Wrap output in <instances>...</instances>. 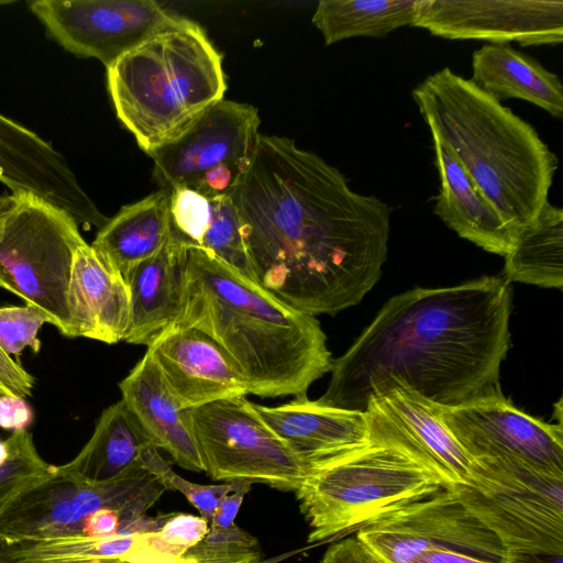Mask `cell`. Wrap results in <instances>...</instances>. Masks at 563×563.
<instances>
[{
    "instance_id": "cell-7",
    "label": "cell",
    "mask_w": 563,
    "mask_h": 563,
    "mask_svg": "<svg viewBox=\"0 0 563 563\" xmlns=\"http://www.w3.org/2000/svg\"><path fill=\"white\" fill-rule=\"evenodd\" d=\"M84 242L65 211L30 196L0 195V288L41 308L67 338H77L67 291Z\"/></svg>"
},
{
    "instance_id": "cell-32",
    "label": "cell",
    "mask_w": 563,
    "mask_h": 563,
    "mask_svg": "<svg viewBox=\"0 0 563 563\" xmlns=\"http://www.w3.org/2000/svg\"><path fill=\"white\" fill-rule=\"evenodd\" d=\"M506 555L503 542L483 526L427 549L411 563H506Z\"/></svg>"
},
{
    "instance_id": "cell-1",
    "label": "cell",
    "mask_w": 563,
    "mask_h": 563,
    "mask_svg": "<svg viewBox=\"0 0 563 563\" xmlns=\"http://www.w3.org/2000/svg\"><path fill=\"white\" fill-rule=\"evenodd\" d=\"M231 198L255 282L288 305L334 314L378 282L390 207L295 141L260 134Z\"/></svg>"
},
{
    "instance_id": "cell-17",
    "label": "cell",
    "mask_w": 563,
    "mask_h": 563,
    "mask_svg": "<svg viewBox=\"0 0 563 563\" xmlns=\"http://www.w3.org/2000/svg\"><path fill=\"white\" fill-rule=\"evenodd\" d=\"M162 377L183 409L249 394L246 383L225 350L207 333L172 324L148 346Z\"/></svg>"
},
{
    "instance_id": "cell-9",
    "label": "cell",
    "mask_w": 563,
    "mask_h": 563,
    "mask_svg": "<svg viewBox=\"0 0 563 563\" xmlns=\"http://www.w3.org/2000/svg\"><path fill=\"white\" fill-rule=\"evenodd\" d=\"M166 488L140 463L114 478L86 482L56 474L26 489L0 515V543L78 536L86 518L113 508L133 523Z\"/></svg>"
},
{
    "instance_id": "cell-33",
    "label": "cell",
    "mask_w": 563,
    "mask_h": 563,
    "mask_svg": "<svg viewBox=\"0 0 563 563\" xmlns=\"http://www.w3.org/2000/svg\"><path fill=\"white\" fill-rule=\"evenodd\" d=\"M194 563H245L262 560L255 537L235 523H210L207 536L184 555Z\"/></svg>"
},
{
    "instance_id": "cell-5",
    "label": "cell",
    "mask_w": 563,
    "mask_h": 563,
    "mask_svg": "<svg viewBox=\"0 0 563 563\" xmlns=\"http://www.w3.org/2000/svg\"><path fill=\"white\" fill-rule=\"evenodd\" d=\"M107 85L118 119L146 154L179 135L227 90L222 56L186 18L107 68Z\"/></svg>"
},
{
    "instance_id": "cell-11",
    "label": "cell",
    "mask_w": 563,
    "mask_h": 563,
    "mask_svg": "<svg viewBox=\"0 0 563 563\" xmlns=\"http://www.w3.org/2000/svg\"><path fill=\"white\" fill-rule=\"evenodd\" d=\"M190 418L205 473L213 481L295 493L309 472L245 396L190 409Z\"/></svg>"
},
{
    "instance_id": "cell-3",
    "label": "cell",
    "mask_w": 563,
    "mask_h": 563,
    "mask_svg": "<svg viewBox=\"0 0 563 563\" xmlns=\"http://www.w3.org/2000/svg\"><path fill=\"white\" fill-rule=\"evenodd\" d=\"M173 324L199 329L218 342L254 396H307L311 384L331 371L316 317L199 247H187L184 300Z\"/></svg>"
},
{
    "instance_id": "cell-22",
    "label": "cell",
    "mask_w": 563,
    "mask_h": 563,
    "mask_svg": "<svg viewBox=\"0 0 563 563\" xmlns=\"http://www.w3.org/2000/svg\"><path fill=\"white\" fill-rule=\"evenodd\" d=\"M187 268V246L170 232L161 250L124 278L131 295L125 342L148 346L180 312Z\"/></svg>"
},
{
    "instance_id": "cell-24",
    "label": "cell",
    "mask_w": 563,
    "mask_h": 563,
    "mask_svg": "<svg viewBox=\"0 0 563 563\" xmlns=\"http://www.w3.org/2000/svg\"><path fill=\"white\" fill-rule=\"evenodd\" d=\"M156 529L143 527L108 537H60L0 543L4 563H87L122 560L130 563H194L165 552L155 538Z\"/></svg>"
},
{
    "instance_id": "cell-13",
    "label": "cell",
    "mask_w": 563,
    "mask_h": 563,
    "mask_svg": "<svg viewBox=\"0 0 563 563\" xmlns=\"http://www.w3.org/2000/svg\"><path fill=\"white\" fill-rule=\"evenodd\" d=\"M440 417L472 461L516 460L563 476L562 424L538 420L503 394L440 408Z\"/></svg>"
},
{
    "instance_id": "cell-28",
    "label": "cell",
    "mask_w": 563,
    "mask_h": 563,
    "mask_svg": "<svg viewBox=\"0 0 563 563\" xmlns=\"http://www.w3.org/2000/svg\"><path fill=\"white\" fill-rule=\"evenodd\" d=\"M508 280L549 288L563 286V210L549 201L521 228L505 255Z\"/></svg>"
},
{
    "instance_id": "cell-14",
    "label": "cell",
    "mask_w": 563,
    "mask_h": 563,
    "mask_svg": "<svg viewBox=\"0 0 563 563\" xmlns=\"http://www.w3.org/2000/svg\"><path fill=\"white\" fill-rule=\"evenodd\" d=\"M412 26L450 40L556 45L563 41V1L420 0Z\"/></svg>"
},
{
    "instance_id": "cell-12",
    "label": "cell",
    "mask_w": 563,
    "mask_h": 563,
    "mask_svg": "<svg viewBox=\"0 0 563 563\" xmlns=\"http://www.w3.org/2000/svg\"><path fill=\"white\" fill-rule=\"evenodd\" d=\"M29 7L51 40L106 68L183 19L152 0H34Z\"/></svg>"
},
{
    "instance_id": "cell-43",
    "label": "cell",
    "mask_w": 563,
    "mask_h": 563,
    "mask_svg": "<svg viewBox=\"0 0 563 563\" xmlns=\"http://www.w3.org/2000/svg\"><path fill=\"white\" fill-rule=\"evenodd\" d=\"M15 1L13 0H0V7L1 5H9V4H12L14 3Z\"/></svg>"
},
{
    "instance_id": "cell-27",
    "label": "cell",
    "mask_w": 563,
    "mask_h": 563,
    "mask_svg": "<svg viewBox=\"0 0 563 563\" xmlns=\"http://www.w3.org/2000/svg\"><path fill=\"white\" fill-rule=\"evenodd\" d=\"M147 443L139 421L121 399L102 411L89 441L71 461L57 466V473L86 482L108 481L140 463Z\"/></svg>"
},
{
    "instance_id": "cell-35",
    "label": "cell",
    "mask_w": 563,
    "mask_h": 563,
    "mask_svg": "<svg viewBox=\"0 0 563 563\" xmlns=\"http://www.w3.org/2000/svg\"><path fill=\"white\" fill-rule=\"evenodd\" d=\"M209 521L201 516L185 512H168L155 537L167 553L184 558L208 533Z\"/></svg>"
},
{
    "instance_id": "cell-42",
    "label": "cell",
    "mask_w": 563,
    "mask_h": 563,
    "mask_svg": "<svg viewBox=\"0 0 563 563\" xmlns=\"http://www.w3.org/2000/svg\"><path fill=\"white\" fill-rule=\"evenodd\" d=\"M87 563H130V562L122 561V560H102V561H93V562H87Z\"/></svg>"
},
{
    "instance_id": "cell-4",
    "label": "cell",
    "mask_w": 563,
    "mask_h": 563,
    "mask_svg": "<svg viewBox=\"0 0 563 563\" xmlns=\"http://www.w3.org/2000/svg\"><path fill=\"white\" fill-rule=\"evenodd\" d=\"M412 98L431 134L512 230L531 223L549 201L558 168L536 129L449 67L426 77Z\"/></svg>"
},
{
    "instance_id": "cell-20",
    "label": "cell",
    "mask_w": 563,
    "mask_h": 563,
    "mask_svg": "<svg viewBox=\"0 0 563 563\" xmlns=\"http://www.w3.org/2000/svg\"><path fill=\"white\" fill-rule=\"evenodd\" d=\"M119 388L121 399L151 444L166 451L180 467L205 472L190 409L177 405L148 351L119 383Z\"/></svg>"
},
{
    "instance_id": "cell-10",
    "label": "cell",
    "mask_w": 563,
    "mask_h": 563,
    "mask_svg": "<svg viewBox=\"0 0 563 563\" xmlns=\"http://www.w3.org/2000/svg\"><path fill=\"white\" fill-rule=\"evenodd\" d=\"M257 109L224 98L147 155L159 188L231 196L249 169L260 135Z\"/></svg>"
},
{
    "instance_id": "cell-21",
    "label": "cell",
    "mask_w": 563,
    "mask_h": 563,
    "mask_svg": "<svg viewBox=\"0 0 563 563\" xmlns=\"http://www.w3.org/2000/svg\"><path fill=\"white\" fill-rule=\"evenodd\" d=\"M67 298L76 336L107 344L124 340L131 317L129 286L87 242L74 253Z\"/></svg>"
},
{
    "instance_id": "cell-15",
    "label": "cell",
    "mask_w": 563,
    "mask_h": 563,
    "mask_svg": "<svg viewBox=\"0 0 563 563\" xmlns=\"http://www.w3.org/2000/svg\"><path fill=\"white\" fill-rule=\"evenodd\" d=\"M440 408L396 386L372 397L364 413L368 442L400 450L451 489L467 482L473 461L443 423Z\"/></svg>"
},
{
    "instance_id": "cell-16",
    "label": "cell",
    "mask_w": 563,
    "mask_h": 563,
    "mask_svg": "<svg viewBox=\"0 0 563 563\" xmlns=\"http://www.w3.org/2000/svg\"><path fill=\"white\" fill-rule=\"evenodd\" d=\"M0 181L12 194L30 196L65 211L78 224L99 230L109 220L82 189L59 152L1 113Z\"/></svg>"
},
{
    "instance_id": "cell-2",
    "label": "cell",
    "mask_w": 563,
    "mask_h": 563,
    "mask_svg": "<svg viewBox=\"0 0 563 563\" xmlns=\"http://www.w3.org/2000/svg\"><path fill=\"white\" fill-rule=\"evenodd\" d=\"M511 289L498 277L390 298L340 357L319 404L365 412L396 386L442 408L501 395Z\"/></svg>"
},
{
    "instance_id": "cell-29",
    "label": "cell",
    "mask_w": 563,
    "mask_h": 563,
    "mask_svg": "<svg viewBox=\"0 0 563 563\" xmlns=\"http://www.w3.org/2000/svg\"><path fill=\"white\" fill-rule=\"evenodd\" d=\"M420 0H322L312 23L325 45L356 36L383 37L413 25Z\"/></svg>"
},
{
    "instance_id": "cell-23",
    "label": "cell",
    "mask_w": 563,
    "mask_h": 563,
    "mask_svg": "<svg viewBox=\"0 0 563 563\" xmlns=\"http://www.w3.org/2000/svg\"><path fill=\"white\" fill-rule=\"evenodd\" d=\"M431 136L440 177L434 213L461 238L505 256L516 232L485 199L450 150L438 136Z\"/></svg>"
},
{
    "instance_id": "cell-41",
    "label": "cell",
    "mask_w": 563,
    "mask_h": 563,
    "mask_svg": "<svg viewBox=\"0 0 563 563\" xmlns=\"http://www.w3.org/2000/svg\"><path fill=\"white\" fill-rule=\"evenodd\" d=\"M10 446L7 440H0V466L4 465L10 457Z\"/></svg>"
},
{
    "instance_id": "cell-26",
    "label": "cell",
    "mask_w": 563,
    "mask_h": 563,
    "mask_svg": "<svg viewBox=\"0 0 563 563\" xmlns=\"http://www.w3.org/2000/svg\"><path fill=\"white\" fill-rule=\"evenodd\" d=\"M498 100L522 99L554 118L563 114L560 78L532 57L506 44H487L472 55V79Z\"/></svg>"
},
{
    "instance_id": "cell-38",
    "label": "cell",
    "mask_w": 563,
    "mask_h": 563,
    "mask_svg": "<svg viewBox=\"0 0 563 563\" xmlns=\"http://www.w3.org/2000/svg\"><path fill=\"white\" fill-rule=\"evenodd\" d=\"M34 420V411L23 397L0 396V427L4 430L22 431Z\"/></svg>"
},
{
    "instance_id": "cell-40",
    "label": "cell",
    "mask_w": 563,
    "mask_h": 563,
    "mask_svg": "<svg viewBox=\"0 0 563 563\" xmlns=\"http://www.w3.org/2000/svg\"><path fill=\"white\" fill-rule=\"evenodd\" d=\"M506 563H563V553L545 551L507 552Z\"/></svg>"
},
{
    "instance_id": "cell-39",
    "label": "cell",
    "mask_w": 563,
    "mask_h": 563,
    "mask_svg": "<svg viewBox=\"0 0 563 563\" xmlns=\"http://www.w3.org/2000/svg\"><path fill=\"white\" fill-rule=\"evenodd\" d=\"M251 483L240 482L239 486L227 494L216 508L210 523L217 526H230L235 523L234 519L241 508L245 495L251 489Z\"/></svg>"
},
{
    "instance_id": "cell-45",
    "label": "cell",
    "mask_w": 563,
    "mask_h": 563,
    "mask_svg": "<svg viewBox=\"0 0 563 563\" xmlns=\"http://www.w3.org/2000/svg\"><path fill=\"white\" fill-rule=\"evenodd\" d=\"M0 563H4V562L0 561Z\"/></svg>"
},
{
    "instance_id": "cell-19",
    "label": "cell",
    "mask_w": 563,
    "mask_h": 563,
    "mask_svg": "<svg viewBox=\"0 0 563 563\" xmlns=\"http://www.w3.org/2000/svg\"><path fill=\"white\" fill-rule=\"evenodd\" d=\"M254 408L309 470L368 442L364 412L325 406L307 396L278 406L254 404Z\"/></svg>"
},
{
    "instance_id": "cell-37",
    "label": "cell",
    "mask_w": 563,
    "mask_h": 563,
    "mask_svg": "<svg viewBox=\"0 0 563 563\" xmlns=\"http://www.w3.org/2000/svg\"><path fill=\"white\" fill-rule=\"evenodd\" d=\"M320 563H385L357 537L346 538L330 545Z\"/></svg>"
},
{
    "instance_id": "cell-31",
    "label": "cell",
    "mask_w": 563,
    "mask_h": 563,
    "mask_svg": "<svg viewBox=\"0 0 563 563\" xmlns=\"http://www.w3.org/2000/svg\"><path fill=\"white\" fill-rule=\"evenodd\" d=\"M140 462L166 490L173 489L181 493L209 523L220 500L240 484V482H227L207 485L187 481L172 470L158 450L151 443L143 446Z\"/></svg>"
},
{
    "instance_id": "cell-8",
    "label": "cell",
    "mask_w": 563,
    "mask_h": 563,
    "mask_svg": "<svg viewBox=\"0 0 563 563\" xmlns=\"http://www.w3.org/2000/svg\"><path fill=\"white\" fill-rule=\"evenodd\" d=\"M507 552L563 553V476L516 460H475L453 488Z\"/></svg>"
},
{
    "instance_id": "cell-44",
    "label": "cell",
    "mask_w": 563,
    "mask_h": 563,
    "mask_svg": "<svg viewBox=\"0 0 563 563\" xmlns=\"http://www.w3.org/2000/svg\"><path fill=\"white\" fill-rule=\"evenodd\" d=\"M245 563H269V562L263 561V560H257V561H251V562H245Z\"/></svg>"
},
{
    "instance_id": "cell-30",
    "label": "cell",
    "mask_w": 563,
    "mask_h": 563,
    "mask_svg": "<svg viewBox=\"0 0 563 563\" xmlns=\"http://www.w3.org/2000/svg\"><path fill=\"white\" fill-rule=\"evenodd\" d=\"M7 441L11 453L0 466V515L23 492L53 477L57 470L42 459L27 430L13 432Z\"/></svg>"
},
{
    "instance_id": "cell-25",
    "label": "cell",
    "mask_w": 563,
    "mask_h": 563,
    "mask_svg": "<svg viewBox=\"0 0 563 563\" xmlns=\"http://www.w3.org/2000/svg\"><path fill=\"white\" fill-rule=\"evenodd\" d=\"M169 195L159 188L123 206L98 230L90 244L101 260L123 278L141 262L156 254L169 234Z\"/></svg>"
},
{
    "instance_id": "cell-36",
    "label": "cell",
    "mask_w": 563,
    "mask_h": 563,
    "mask_svg": "<svg viewBox=\"0 0 563 563\" xmlns=\"http://www.w3.org/2000/svg\"><path fill=\"white\" fill-rule=\"evenodd\" d=\"M35 378L0 347V396L27 397Z\"/></svg>"
},
{
    "instance_id": "cell-18",
    "label": "cell",
    "mask_w": 563,
    "mask_h": 563,
    "mask_svg": "<svg viewBox=\"0 0 563 563\" xmlns=\"http://www.w3.org/2000/svg\"><path fill=\"white\" fill-rule=\"evenodd\" d=\"M483 526L451 488L362 527L356 537L385 563H411L427 549Z\"/></svg>"
},
{
    "instance_id": "cell-34",
    "label": "cell",
    "mask_w": 563,
    "mask_h": 563,
    "mask_svg": "<svg viewBox=\"0 0 563 563\" xmlns=\"http://www.w3.org/2000/svg\"><path fill=\"white\" fill-rule=\"evenodd\" d=\"M44 323L52 324V320L36 306L0 307V347L9 355L19 356L26 346L37 353L41 349L37 334Z\"/></svg>"
},
{
    "instance_id": "cell-6",
    "label": "cell",
    "mask_w": 563,
    "mask_h": 563,
    "mask_svg": "<svg viewBox=\"0 0 563 563\" xmlns=\"http://www.w3.org/2000/svg\"><path fill=\"white\" fill-rule=\"evenodd\" d=\"M448 489L400 450L372 442L311 467L295 492L308 543L361 529Z\"/></svg>"
}]
</instances>
